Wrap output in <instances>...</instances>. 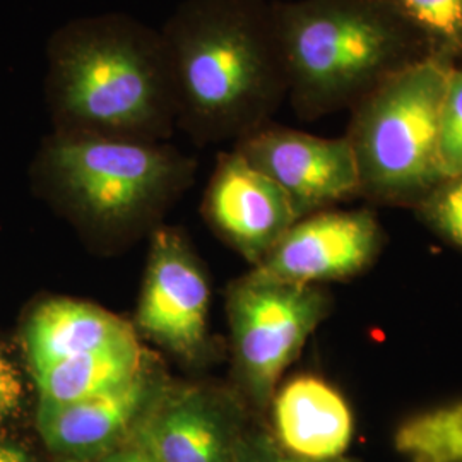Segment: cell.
<instances>
[{
  "label": "cell",
  "instance_id": "cell-1",
  "mask_svg": "<svg viewBox=\"0 0 462 462\" xmlns=\"http://www.w3.org/2000/svg\"><path fill=\"white\" fill-rule=\"evenodd\" d=\"M160 32L177 125L196 141L242 139L288 98L273 0H182Z\"/></svg>",
  "mask_w": 462,
  "mask_h": 462
},
{
  "label": "cell",
  "instance_id": "cell-2",
  "mask_svg": "<svg viewBox=\"0 0 462 462\" xmlns=\"http://www.w3.org/2000/svg\"><path fill=\"white\" fill-rule=\"evenodd\" d=\"M45 98L60 134L158 143L177 125L162 32L125 13L74 17L51 33Z\"/></svg>",
  "mask_w": 462,
  "mask_h": 462
},
{
  "label": "cell",
  "instance_id": "cell-3",
  "mask_svg": "<svg viewBox=\"0 0 462 462\" xmlns=\"http://www.w3.org/2000/svg\"><path fill=\"white\" fill-rule=\"evenodd\" d=\"M301 120L353 108L399 72L430 59L423 38L385 0H273Z\"/></svg>",
  "mask_w": 462,
  "mask_h": 462
},
{
  "label": "cell",
  "instance_id": "cell-4",
  "mask_svg": "<svg viewBox=\"0 0 462 462\" xmlns=\"http://www.w3.org/2000/svg\"><path fill=\"white\" fill-rule=\"evenodd\" d=\"M452 67L425 59L351 108L345 137L358 170L360 198L414 209L446 177L440 116Z\"/></svg>",
  "mask_w": 462,
  "mask_h": 462
},
{
  "label": "cell",
  "instance_id": "cell-5",
  "mask_svg": "<svg viewBox=\"0 0 462 462\" xmlns=\"http://www.w3.org/2000/svg\"><path fill=\"white\" fill-rule=\"evenodd\" d=\"M194 162L160 143L93 135H50L40 175L74 217L105 230L158 215L192 179Z\"/></svg>",
  "mask_w": 462,
  "mask_h": 462
},
{
  "label": "cell",
  "instance_id": "cell-6",
  "mask_svg": "<svg viewBox=\"0 0 462 462\" xmlns=\"http://www.w3.org/2000/svg\"><path fill=\"white\" fill-rule=\"evenodd\" d=\"M332 301L320 286L273 280L252 271L228 290L235 370L242 393L265 410L281 375L329 315Z\"/></svg>",
  "mask_w": 462,
  "mask_h": 462
},
{
  "label": "cell",
  "instance_id": "cell-7",
  "mask_svg": "<svg viewBox=\"0 0 462 462\" xmlns=\"http://www.w3.org/2000/svg\"><path fill=\"white\" fill-rule=\"evenodd\" d=\"M238 151L291 200L298 217L360 198V179L346 137L314 134L265 122L238 139Z\"/></svg>",
  "mask_w": 462,
  "mask_h": 462
},
{
  "label": "cell",
  "instance_id": "cell-8",
  "mask_svg": "<svg viewBox=\"0 0 462 462\" xmlns=\"http://www.w3.org/2000/svg\"><path fill=\"white\" fill-rule=\"evenodd\" d=\"M383 240L374 211L330 208L300 217L254 271L309 286L351 280L377 261Z\"/></svg>",
  "mask_w": 462,
  "mask_h": 462
},
{
  "label": "cell",
  "instance_id": "cell-9",
  "mask_svg": "<svg viewBox=\"0 0 462 462\" xmlns=\"http://www.w3.org/2000/svg\"><path fill=\"white\" fill-rule=\"evenodd\" d=\"M208 312L209 284L182 235L154 231L137 328L168 351L196 360L208 341Z\"/></svg>",
  "mask_w": 462,
  "mask_h": 462
},
{
  "label": "cell",
  "instance_id": "cell-10",
  "mask_svg": "<svg viewBox=\"0 0 462 462\" xmlns=\"http://www.w3.org/2000/svg\"><path fill=\"white\" fill-rule=\"evenodd\" d=\"M240 404L206 385H163L133 435L158 462H236Z\"/></svg>",
  "mask_w": 462,
  "mask_h": 462
},
{
  "label": "cell",
  "instance_id": "cell-11",
  "mask_svg": "<svg viewBox=\"0 0 462 462\" xmlns=\"http://www.w3.org/2000/svg\"><path fill=\"white\" fill-rule=\"evenodd\" d=\"M204 216L254 267L261 265L298 217L288 196L238 152H223L206 189Z\"/></svg>",
  "mask_w": 462,
  "mask_h": 462
},
{
  "label": "cell",
  "instance_id": "cell-12",
  "mask_svg": "<svg viewBox=\"0 0 462 462\" xmlns=\"http://www.w3.org/2000/svg\"><path fill=\"white\" fill-rule=\"evenodd\" d=\"M163 382L151 366L127 383L64 406H38L43 442L67 461L91 462L131 437Z\"/></svg>",
  "mask_w": 462,
  "mask_h": 462
},
{
  "label": "cell",
  "instance_id": "cell-13",
  "mask_svg": "<svg viewBox=\"0 0 462 462\" xmlns=\"http://www.w3.org/2000/svg\"><path fill=\"white\" fill-rule=\"evenodd\" d=\"M273 421L278 446L309 461L345 457L355 433V420L345 396L329 382L300 375L276 389Z\"/></svg>",
  "mask_w": 462,
  "mask_h": 462
},
{
  "label": "cell",
  "instance_id": "cell-14",
  "mask_svg": "<svg viewBox=\"0 0 462 462\" xmlns=\"http://www.w3.org/2000/svg\"><path fill=\"white\" fill-rule=\"evenodd\" d=\"M23 337L33 374L67 358L139 345L129 322L70 298H53L38 305Z\"/></svg>",
  "mask_w": 462,
  "mask_h": 462
},
{
  "label": "cell",
  "instance_id": "cell-15",
  "mask_svg": "<svg viewBox=\"0 0 462 462\" xmlns=\"http://www.w3.org/2000/svg\"><path fill=\"white\" fill-rule=\"evenodd\" d=\"M149 366L141 345L67 358L34 372L40 406H64L116 389Z\"/></svg>",
  "mask_w": 462,
  "mask_h": 462
},
{
  "label": "cell",
  "instance_id": "cell-16",
  "mask_svg": "<svg viewBox=\"0 0 462 462\" xmlns=\"http://www.w3.org/2000/svg\"><path fill=\"white\" fill-rule=\"evenodd\" d=\"M394 448L406 462H462V397L406 418Z\"/></svg>",
  "mask_w": 462,
  "mask_h": 462
},
{
  "label": "cell",
  "instance_id": "cell-17",
  "mask_svg": "<svg viewBox=\"0 0 462 462\" xmlns=\"http://www.w3.org/2000/svg\"><path fill=\"white\" fill-rule=\"evenodd\" d=\"M427 45L431 59L462 64V0H385Z\"/></svg>",
  "mask_w": 462,
  "mask_h": 462
},
{
  "label": "cell",
  "instance_id": "cell-18",
  "mask_svg": "<svg viewBox=\"0 0 462 462\" xmlns=\"http://www.w3.org/2000/svg\"><path fill=\"white\" fill-rule=\"evenodd\" d=\"M418 217L462 250V175H447L414 208Z\"/></svg>",
  "mask_w": 462,
  "mask_h": 462
},
{
  "label": "cell",
  "instance_id": "cell-19",
  "mask_svg": "<svg viewBox=\"0 0 462 462\" xmlns=\"http://www.w3.org/2000/svg\"><path fill=\"white\" fill-rule=\"evenodd\" d=\"M440 163L444 175H462V64L452 67L440 116Z\"/></svg>",
  "mask_w": 462,
  "mask_h": 462
},
{
  "label": "cell",
  "instance_id": "cell-20",
  "mask_svg": "<svg viewBox=\"0 0 462 462\" xmlns=\"http://www.w3.org/2000/svg\"><path fill=\"white\" fill-rule=\"evenodd\" d=\"M236 462H317L303 459L293 456L286 450H282L278 444H274L273 440L265 439V437H255L252 439L247 444H240L238 448V457ZM328 462H355L346 457L336 459V461Z\"/></svg>",
  "mask_w": 462,
  "mask_h": 462
},
{
  "label": "cell",
  "instance_id": "cell-21",
  "mask_svg": "<svg viewBox=\"0 0 462 462\" xmlns=\"http://www.w3.org/2000/svg\"><path fill=\"white\" fill-rule=\"evenodd\" d=\"M23 396L21 375L13 362L0 351V421L16 411Z\"/></svg>",
  "mask_w": 462,
  "mask_h": 462
},
{
  "label": "cell",
  "instance_id": "cell-22",
  "mask_svg": "<svg viewBox=\"0 0 462 462\" xmlns=\"http://www.w3.org/2000/svg\"><path fill=\"white\" fill-rule=\"evenodd\" d=\"M91 462H158L143 446L133 433L127 442H120L118 446L112 447L110 450L103 452L97 459Z\"/></svg>",
  "mask_w": 462,
  "mask_h": 462
},
{
  "label": "cell",
  "instance_id": "cell-23",
  "mask_svg": "<svg viewBox=\"0 0 462 462\" xmlns=\"http://www.w3.org/2000/svg\"><path fill=\"white\" fill-rule=\"evenodd\" d=\"M0 462H32L24 450L13 446H0Z\"/></svg>",
  "mask_w": 462,
  "mask_h": 462
},
{
  "label": "cell",
  "instance_id": "cell-24",
  "mask_svg": "<svg viewBox=\"0 0 462 462\" xmlns=\"http://www.w3.org/2000/svg\"><path fill=\"white\" fill-rule=\"evenodd\" d=\"M66 462H74V461H66Z\"/></svg>",
  "mask_w": 462,
  "mask_h": 462
}]
</instances>
